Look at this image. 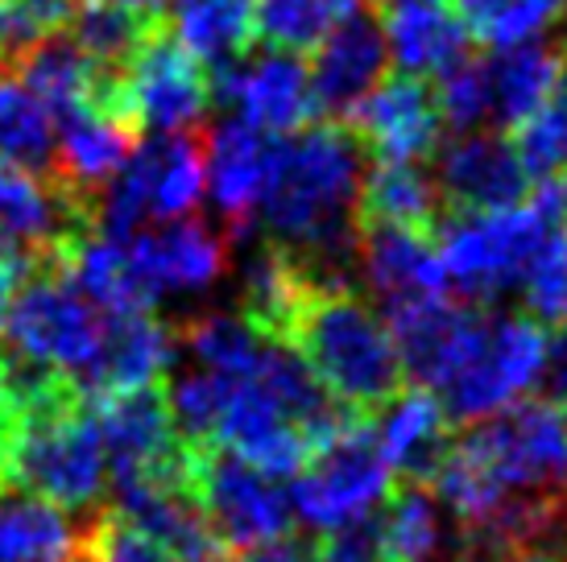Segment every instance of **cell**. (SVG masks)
Wrapping results in <instances>:
<instances>
[{
    "instance_id": "cell-1",
    "label": "cell",
    "mask_w": 567,
    "mask_h": 562,
    "mask_svg": "<svg viewBox=\"0 0 567 562\" xmlns=\"http://www.w3.org/2000/svg\"><path fill=\"white\" fill-rule=\"evenodd\" d=\"M364 145L344 121L274 137L261 178V223L316 285H348L361 236Z\"/></svg>"
},
{
    "instance_id": "cell-2",
    "label": "cell",
    "mask_w": 567,
    "mask_h": 562,
    "mask_svg": "<svg viewBox=\"0 0 567 562\" xmlns=\"http://www.w3.org/2000/svg\"><path fill=\"white\" fill-rule=\"evenodd\" d=\"M286 344L319 385L357 414H381L406 389V368L385 319L352 294V285H316L299 306Z\"/></svg>"
},
{
    "instance_id": "cell-3",
    "label": "cell",
    "mask_w": 567,
    "mask_h": 562,
    "mask_svg": "<svg viewBox=\"0 0 567 562\" xmlns=\"http://www.w3.org/2000/svg\"><path fill=\"white\" fill-rule=\"evenodd\" d=\"M567 228V178H538L535 195L488 211H447L435 228L447 290L488 306L522 285L530 261L555 232Z\"/></svg>"
},
{
    "instance_id": "cell-4",
    "label": "cell",
    "mask_w": 567,
    "mask_h": 562,
    "mask_svg": "<svg viewBox=\"0 0 567 562\" xmlns=\"http://www.w3.org/2000/svg\"><path fill=\"white\" fill-rule=\"evenodd\" d=\"M104 471L109 451L95 426V409L75 385L21 409L9 459V492L21 488L59 509H92L104 492Z\"/></svg>"
},
{
    "instance_id": "cell-5",
    "label": "cell",
    "mask_w": 567,
    "mask_h": 562,
    "mask_svg": "<svg viewBox=\"0 0 567 562\" xmlns=\"http://www.w3.org/2000/svg\"><path fill=\"white\" fill-rule=\"evenodd\" d=\"M104 340V314L80 294L54 257H42L0 314V356L42 373L75 376Z\"/></svg>"
},
{
    "instance_id": "cell-6",
    "label": "cell",
    "mask_w": 567,
    "mask_h": 562,
    "mask_svg": "<svg viewBox=\"0 0 567 562\" xmlns=\"http://www.w3.org/2000/svg\"><path fill=\"white\" fill-rule=\"evenodd\" d=\"M100 108L133 133H190L212 108V75L162 17L112 75Z\"/></svg>"
},
{
    "instance_id": "cell-7",
    "label": "cell",
    "mask_w": 567,
    "mask_h": 562,
    "mask_svg": "<svg viewBox=\"0 0 567 562\" xmlns=\"http://www.w3.org/2000/svg\"><path fill=\"white\" fill-rule=\"evenodd\" d=\"M460 438L493 476L505 500L502 513L514 504L567 500V418L555 402H514L502 418L473 422V430Z\"/></svg>"
},
{
    "instance_id": "cell-8",
    "label": "cell",
    "mask_w": 567,
    "mask_h": 562,
    "mask_svg": "<svg viewBox=\"0 0 567 562\" xmlns=\"http://www.w3.org/2000/svg\"><path fill=\"white\" fill-rule=\"evenodd\" d=\"M207 183L204 133H154L142 140L121 174L95 199V232L109 240H128L154 219H178L199 204Z\"/></svg>"
},
{
    "instance_id": "cell-9",
    "label": "cell",
    "mask_w": 567,
    "mask_h": 562,
    "mask_svg": "<svg viewBox=\"0 0 567 562\" xmlns=\"http://www.w3.org/2000/svg\"><path fill=\"white\" fill-rule=\"evenodd\" d=\"M390 485H394V471L381 459L373 414H352L295 471V485L286 500L302 525L328 533L344 521L373 513V504L385 500Z\"/></svg>"
},
{
    "instance_id": "cell-10",
    "label": "cell",
    "mask_w": 567,
    "mask_h": 562,
    "mask_svg": "<svg viewBox=\"0 0 567 562\" xmlns=\"http://www.w3.org/2000/svg\"><path fill=\"white\" fill-rule=\"evenodd\" d=\"M190 492L228 554H245L290 533V500L274 476L224 447H190Z\"/></svg>"
},
{
    "instance_id": "cell-11",
    "label": "cell",
    "mask_w": 567,
    "mask_h": 562,
    "mask_svg": "<svg viewBox=\"0 0 567 562\" xmlns=\"http://www.w3.org/2000/svg\"><path fill=\"white\" fill-rule=\"evenodd\" d=\"M547 347H551V335L530 314L488 319V335L476 360L440 393L447 422L473 426L526 397L543 381Z\"/></svg>"
},
{
    "instance_id": "cell-12",
    "label": "cell",
    "mask_w": 567,
    "mask_h": 562,
    "mask_svg": "<svg viewBox=\"0 0 567 562\" xmlns=\"http://www.w3.org/2000/svg\"><path fill=\"white\" fill-rule=\"evenodd\" d=\"M385 327L394 335L406 381L440 397L476 360L488 335V314L476 302L431 298V302H414L385 314Z\"/></svg>"
},
{
    "instance_id": "cell-13",
    "label": "cell",
    "mask_w": 567,
    "mask_h": 562,
    "mask_svg": "<svg viewBox=\"0 0 567 562\" xmlns=\"http://www.w3.org/2000/svg\"><path fill=\"white\" fill-rule=\"evenodd\" d=\"M212 104H233L240 108L245 125L257 133H299L316 121V100H311V79L299 54L269 50L257 63L240 66H212Z\"/></svg>"
},
{
    "instance_id": "cell-14",
    "label": "cell",
    "mask_w": 567,
    "mask_h": 562,
    "mask_svg": "<svg viewBox=\"0 0 567 562\" xmlns=\"http://www.w3.org/2000/svg\"><path fill=\"white\" fill-rule=\"evenodd\" d=\"M344 125L357 133L364 154H373L378 162H423L440 149L443 116L435 87H426V79L394 75L381 79Z\"/></svg>"
},
{
    "instance_id": "cell-15",
    "label": "cell",
    "mask_w": 567,
    "mask_h": 562,
    "mask_svg": "<svg viewBox=\"0 0 567 562\" xmlns=\"http://www.w3.org/2000/svg\"><path fill=\"white\" fill-rule=\"evenodd\" d=\"M174 352H178V335L162 319H154V311L116 314L109 319L95 356L71 376V385L92 406L116 393L162 385L174 364Z\"/></svg>"
},
{
    "instance_id": "cell-16",
    "label": "cell",
    "mask_w": 567,
    "mask_h": 562,
    "mask_svg": "<svg viewBox=\"0 0 567 562\" xmlns=\"http://www.w3.org/2000/svg\"><path fill=\"white\" fill-rule=\"evenodd\" d=\"M385 33H381L378 4L361 9L311 50L307 79H311V100H316V116L328 121H348L352 108L364 95L385 79Z\"/></svg>"
},
{
    "instance_id": "cell-17",
    "label": "cell",
    "mask_w": 567,
    "mask_h": 562,
    "mask_svg": "<svg viewBox=\"0 0 567 562\" xmlns=\"http://www.w3.org/2000/svg\"><path fill=\"white\" fill-rule=\"evenodd\" d=\"M357 266L364 273L369 294L378 298L381 314H394L414 302L447 298L435 236L398 228V223H361L357 236Z\"/></svg>"
},
{
    "instance_id": "cell-18",
    "label": "cell",
    "mask_w": 567,
    "mask_h": 562,
    "mask_svg": "<svg viewBox=\"0 0 567 562\" xmlns=\"http://www.w3.org/2000/svg\"><path fill=\"white\" fill-rule=\"evenodd\" d=\"M128 252V266L142 281L150 302L158 294H195L216 285L228 269V240L212 232L204 219H171L158 232H133L121 240Z\"/></svg>"
},
{
    "instance_id": "cell-19",
    "label": "cell",
    "mask_w": 567,
    "mask_h": 562,
    "mask_svg": "<svg viewBox=\"0 0 567 562\" xmlns=\"http://www.w3.org/2000/svg\"><path fill=\"white\" fill-rule=\"evenodd\" d=\"M530 174L522 170V157L505 133H460L443 145L435 166V187L447 211H488L509 207L526 195Z\"/></svg>"
},
{
    "instance_id": "cell-20",
    "label": "cell",
    "mask_w": 567,
    "mask_h": 562,
    "mask_svg": "<svg viewBox=\"0 0 567 562\" xmlns=\"http://www.w3.org/2000/svg\"><path fill=\"white\" fill-rule=\"evenodd\" d=\"M378 17L402 75H443L473 54V33L447 0H378Z\"/></svg>"
},
{
    "instance_id": "cell-21",
    "label": "cell",
    "mask_w": 567,
    "mask_h": 562,
    "mask_svg": "<svg viewBox=\"0 0 567 562\" xmlns=\"http://www.w3.org/2000/svg\"><path fill=\"white\" fill-rule=\"evenodd\" d=\"M137 137L125 121H116L104 108H80L54 125V162L50 178L59 187L100 199V190L121 174L128 154L137 149Z\"/></svg>"
},
{
    "instance_id": "cell-22",
    "label": "cell",
    "mask_w": 567,
    "mask_h": 562,
    "mask_svg": "<svg viewBox=\"0 0 567 562\" xmlns=\"http://www.w3.org/2000/svg\"><path fill=\"white\" fill-rule=\"evenodd\" d=\"M378 426V447L381 459L390 464L398 480H410V485H431V476L440 468L443 451L452 443V422H447V409L431 389L414 385V389H402L381 409Z\"/></svg>"
},
{
    "instance_id": "cell-23",
    "label": "cell",
    "mask_w": 567,
    "mask_h": 562,
    "mask_svg": "<svg viewBox=\"0 0 567 562\" xmlns=\"http://www.w3.org/2000/svg\"><path fill=\"white\" fill-rule=\"evenodd\" d=\"M266 133H257L245 121H224L204 137L212 199L220 207L233 240L252 232V211H257L261 178H266Z\"/></svg>"
},
{
    "instance_id": "cell-24",
    "label": "cell",
    "mask_w": 567,
    "mask_h": 562,
    "mask_svg": "<svg viewBox=\"0 0 567 562\" xmlns=\"http://www.w3.org/2000/svg\"><path fill=\"white\" fill-rule=\"evenodd\" d=\"M13 75L50 112L54 125L80 108H100L112 83L109 71L95 66L92 54L75 38H63V33L42 42L38 50H30Z\"/></svg>"
},
{
    "instance_id": "cell-25",
    "label": "cell",
    "mask_w": 567,
    "mask_h": 562,
    "mask_svg": "<svg viewBox=\"0 0 567 562\" xmlns=\"http://www.w3.org/2000/svg\"><path fill=\"white\" fill-rule=\"evenodd\" d=\"M0 562H83V525L59 504L0 492Z\"/></svg>"
},
{
    "instance_id": "cell-26",
    "label": "cell",
    "mask_w": 567,
    "mask_h": 562,
    "mask_svg": "<svg viewBox=\"0 0 567 562\" xmlns=\"http://www.w3.org/2000/svg\"><path fill=\"white\" fill-rule=\"evenodd\" d=\"M166 25L204 66L240 63L257 38V0H171Z\"/></svg>"
},
{
    "instance_id": "cell-27",
    "label": "cell",
    "mask_w": 567,
    "mask_h": 562,
    "mask_svg": "<svg viewBox=\"0 0 567 562\" xmlns=\"http://www.w3.org/2000/svg\"><path fill=\"white\" fill-rule=\"evenodd\" d=\"M443 216L447 207L440 187L431 174L419 170V162H378L373 170H364L361 223H398L435 236Z\"/></svg>"
},
{
    "instance_id": "cell-28",
    "label": "cell",
    "mask_w": 567,
    "mask_h": 562,
    "mask_svg": "<svg viewBox=\"0 0 567 562\" xmlns=\"http://www.w3.org/2000/svg\"><path fill=\"white\" fill-rule=\"evenodd\" d=\"M559 75H564V54H559V46H535V42L502 50L488 63L493 112H497L505 133H514L526 116H535L547 104V95L555 92Z\"/></svg>"
},
{
    "instance_id": "cell-29",
    "label": "cell",
    "mask_w": 567,
    "mask_h": 562,
    "mask_svg": "<svg viewBox=\"0 0 567 562\" xmlns=\"http://www.w3.org/2000/svg\"><path fill=\"white\" fill-rule=\"evenodd\" d=\"M378 0H257V38L282 54H311L340 21Z\"/></svg>"
},
{
    "instance_id": "cell-30",
    "label": "cell",
    "mask_w": 567,
    "mask_h": 562,
    "mask_svg": "<svg viewBox=\"0 0 567 562\" xmlns=\"http://www.w3.org/2000/svg\"><path fill=\"white\" fill-rule=\"evenodd\" d=\"M431 485H402L385 492V504L378 513L381 554L385 562H431L440 550V509L435 497H426Z\"/></svg>"
},
{
    "instance_id": "cell-31",
    "label": "cell",
    "mask_w": 567,
    "mask_h": 562,
    "mask_svg": "<svg viewBox=\"0 0 567 562\" xmlns=\"http://www.w3.org/2000/svg\"><path fill=\"white\" fill-rule=\"evenodd\" d=\"M178 344L187 347L190 360L216 376H245L261 356L266 335L252 327L245 314H207L178 331Z\"/></svg>"
},
{
    "instance_id": "cell-32",
    "label": "cell",
    "mask_w": 567,
    "mask_h": 562,
    "mask_svg": "<svg viewBox=\"0 0 567 562\" xmlns=\"http://www.w3.org/2000/svg\"><path fill=\"white\" fill-rule=\"evenodd\" d=\"M0 157L33 174H50L54 162V121L17 75H0Z\"/></svg>"
},
{
    "instance_id": "cell-33",
    "label": "cell",
    "mask_w": 567,
    "mask_h": 562,
    "mask_svg": "<svg viewBox=\"0 0 567 562\" xmlns=\"http://www.w3.org/2000/svg\"><path fill=\"white\" fill-rule=\"evenodd\" d=\"M158 21L162 13H142V9H125V4H83V13L75 17V42L92 54L95 66L116 75Z\"/></svg>"
},
{
    "instance_id": "cell-34",
    "label": "cell",
    "mask_w": 567,
    "mask_h": 562,
    "mask_svg": "<svg viewBox=\"0 0 567 562\" xmlns=\"http://www.w3.org/2000/svg\"><path fill=\"white\" fill-rule=\"evenodd\" d=\"M509 140L522 157V170L530 178H567V54L564 75L555 83V92L547 95V104L535 116H526Z\"/></svg>"
},
{
    "instance_id": "cell-35",
    "label": "cell",
    "mask_w": 567,
    "mask_h": 562,
    "mask_svg": "<svg viewBox=\"0 0 567 562\" xmlns=\"http://www.w3.org/2000/svg\"><path fill=\"white\" fill-rule=\"evenodd\" d=\"M75 21V0H0V75H13L21 59L59 38Z\"/></svg>"
},
{
    "instance_id": "cell-36",
    "label": "cell",
    "mask_w": 567,
    "mask_h": 562,
    "mask_svg": "<svg viewBox=\"0 0 567 562\" xmlns=\"http://www.w3.org/2000/svg\"><path fill=\"white\" fill-rule=\"evenodd\" d=\"M435 104H440L443 125L473 133L488 112H493V87H488V63L464 54L456 66H447L435 87Z\"/></svg>"
},
{
    "instance_id": "cell-37",
    "label": "cell",
    "mask_w": 567,
    "mask_h": 562,
    "mask_svg": "<svg viewBox=\"0 0 567 562\" xmlns=\"http://www.w3.org/2000/svg\"><path fill=\"white\" fill-rule=\"evenodd\" d=\"M522 294H526V314L543 327L567 319V228L538 249L522 278Z\"/></svg>"
},
{
    "instance_id": "cell-38",
    "label": "cell",
    "mask_w": 567,
    "mask_h": 562,
    "mask_svg": "<svg viewBox=\"0 0 567 562\" xmlns=\"http://www.w3.org/2000/svg\"><path fill=\"white\" fill-rule=\"evenodd\" d=\"M83 562H174L158 542L128 525L116 509H95L83 521Z\"/></svg>"
},
{
    "instance_id": "cell-39",
    "label": "cell",
    "mask_w": 567,
    "mask_h": 562,
    "mask_svg": "<svg viewBox=\"0 0 567 562\" xmlns=\"http://www.w3.org/2000/svg\"><path fill=\"white\" fill-rule=\"evenodd\" d=\"M567 13V0H505L497 17L488 21V30L481 33V42L497 50L522 46V42H535L543 33L559 25Z\"/></svg>"
},
{
    "instance_id": "cell-40",
    "label": "cell",
    "mask_w": 567,
    "mask_h": 562,
    "mask_svg": "<svg viewBox=\"0 0 567 562\" xmlns=\"http://www.w3.org/2000/svg\"><path fill=\"white\" fill-rule=\"evenodd\" d=\"M316 562H385L378 513H364L357 521H344V525L328 530V538L316 547Z\"/></svg>"
},
{
    "instance_id": "cell-41",
    "label": "cell",
    "mask_w": 567,
    "mask_h": 562,
    "mask_svg": "<svg viewBox=\"0 0 567 562\" xmlns=\"http://www.w3.org/2000/svg\"><path fill=\"white\" fill-rule=\"evenodd\" d=\"M33 266H38V257H33L17 236H9L4 228H0V314H4L9 302H13L17 285L33 273Z\"/></svg>"
},
{
    "instance_id": "cell-42",
    "label": "cell",
    "mask_w": 567,
    "mask_h": 562,
    "mask_svg": "<svg viewBox=\"0 0 567 562\" xmlns=\"http://www.w3.org/2000/svg\"><path fill=\"white\" fill-rule=\"evenodd\" d=\"M237 562H316V550L307 542H295V538H278V542H266V547L237 554Z\"/></svg>"
},
{
    "instance_id": "cell-43",
    "label": "cell",
    "mask_w": 567,
    "mask_h": 562,
    "mask_svg": "<svg viewBox=\"0 0 567 562\" xmlns=\"http://www.w3.org/2000/svg\"><path fill=\"white\" fill-rule=\"evenodd\" d=\"M17 422H21V414H17L13 397L4 393V385H0V492H9V459H13Z\"/></svg>"
},
{
    "instance_id": "cell-44",
    "label": "cell",
    "mask_w": 567,
    "mask_h": 562,
    "mask_svg": "<svg viewBox=\"0 0 567 562\" xmlns=\"http://www.w3.org/2000/svg\"><path fill=\"white\" fill-rule=\"evenodd\" d=\"M559 335H555V344L547 347V389H551V397H564L567 402V319L559 323Z\"/></svg>"
},
{
    "instance_id": "cell-45",
    "label": "cell",
    "mask_w": 567,
    "mask_h": 562,
    "mask_svg": "<svg viewBox=\"0 0 567 562\" xmlns=\"http://www.w3.org/2000/svg\"><path fill=\"white\" fill-rule=\"evenodd\" d=\"M80 4H125V9H142V13H162V0H80Z\"/></svg>"
},
{
    "instance_id": "cell-46",
    "label": "cell",
    "mask_w": 567,
    "mask_h": 562,
    "mask_svg": "<svg viewBox=\"0 0 567 562\" xmlns=\"http://www.w3.org/2000/svg\"><path fill=\"white\" fill-rule=\"evenodd\" d=\"M564 418H567V414H564Z\"/></svg>"
}]
</instances>
